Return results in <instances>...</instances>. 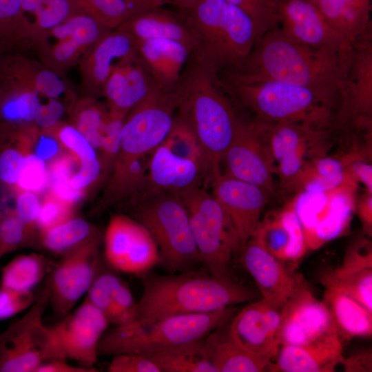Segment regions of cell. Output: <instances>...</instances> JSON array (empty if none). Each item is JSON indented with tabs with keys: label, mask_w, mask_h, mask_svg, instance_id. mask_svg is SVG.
Masks as SVG:
<instances>
[{
	"label": "cell",
	"mask_w": 372,
	"mask_h": 372,
	"mask_svg": "<svg viewBox=\"0 0 372 372\" xmlns=\"http://www.w3.org/2000/svg\"><path fill=\"white\" fill-rule=\"evenodd\" d=\"M353 56L351 49H316L285 35L279 27L256 41L244 67L237 72L270 78L318 94L339 114Z\"/></svg>",
	"instance_id": "1"
},
{
	"label": "cell",
	"mask_w": 372,
	"mask_h": 372,
	"mask_svg": "<svg viewBox=\"0 0 372 372\" xmlns=\"http://www.w3.org/2000/svg\"><path fill=\"white\" fill-rule=\"evenodd\" d=\"M174 92L176 113L189 125L214 168L220 170L242 118L219 73L190 56Z\"/></svg>",
	"instance_id": "2"
},
{
	"label": "cell",
	"mask_w": 372,
	"mask_h": 372,
	"mask_svg": "<svg viewBox=\"0 0 372 372\" xmlns=\"http://www.w3.org/2000/svg\"><path fill=\"white\" fill-rule=\"evenodd\" d=\"M143 293L135 321L148 323L172 316L203 313L249 302L248 287L229 277L189 270L169 275L149 271L141 276Z\"/></svg>",
	"instance_id": "3"
},
{
	"label": "cell",
	"mask_w": 372,
	"mask_h": 372,
	"mask_svg": "<svg viewBox=\"0 0 372 372\" xmlns=\"http://www.w3.org/2000/svg\"><path fill=\"white\" fill-rule=\"evenodd\" d=\"M177 101L175 94L154 87L127 113L109 187L110 198L130 195L143 183L154 151L172 127Z\"/></svg>",
	"instance_id": "4"
},
{
	"label": "cell",
	"mask_w": 372,
	"mask_h": 372,
	"mask_svg": "<svg viewBox=\"0 0 372 372\" xmlns=\"http://www.w3.org/2000/svg\"><path fill=\"white\" fill-rule=\"evenodd\" d=\"M181 12L192 36L194 59L218 73L244 67L257 39L246 12L225 0H196Z\"/></svg>",
	"instance_id": "5"
},
{
	"label": "cell",
	"mask_w": 372,
	"mask_h": 372,
	"mask_svg": "<svg viewBox=\"0 0 372 372\" xmlns=\"http://www.w3.org/2000/svg\"><path fill=\"white\" fill-rule=\"evenodd\" d=\"M219 75L232 99L253 112L255 121L299 123L324 130L337 119L338 110L309 89L237 72Z\"/></svg>",
	"instance_id": "6"
},
{
	"label": "cell",
	"mask_w": 372,
	"mask_h": 372,
	"mask_svg": "<svg viewBox=\"0 0 372 372\" xmlns=\"http://www.w3.org/2000/svg\"><path fill=\"white\" fill-rule=\"evenodd\" d=\"M130 195L134 219L154 238L163 268L173 273L201 263L187 209L177 193L143 183Z\"/></svg>",
	"instance_id": "7"
},
{
	"label": "cell",
	"mask_w": 372,
	"mask_h": 372,
	"mask_svg": "<svg viewBox=\"0 0 372 372\" xmlns=\"http://www.w3.org/2000/svg\"><path fill=\"white\" fill-rule=\"evenodd\" d=\"M238 311L235 306L218 311L172 316L148 323L134 321L106 331L99 347V355L158 351L203 339L217 327L229 322Z\"/></svg>",
	"instance_id": "8"
},
{
	"label": "cell",
	"mask_w": 372,
	"mask_h": 372,
	"mask_svg": "<svg viewBox=\"0 0 372 372\" xmlns=\"http://www.w3.org/2000/svg\"><path fill=\"white\" fill-rule=\"evenodd\" d=\"M177 194L187 209L201 264L211 275L229 277L232 256L240 248V242L228 214L201 186Z\"/></svg>",
	"instance_id": "9"
},
{
	"label": "cell",
	"mask_w": 372,
	"mask_h": 372,
	"mask_svg": "<svg viewBox=\"0 0 372 372\" xmlns=\"http://www.w3.org/2000/svg\"><path fill=\"white\" fill-rule=\"evenodd\" d=\"M217 172L187 123L176 115L172 127L154 151L144 184L178 193L201 186Z\"/></svg>",
	"instance_id": "10"
},
{
	"label": "cell",
	"mask_w": 372,
	"mask_h": 372,
	"mask_svg": "<svg viewBox=\"0 0 372 372\" xmlns=\"http://www.w3.org/2000/svg\"><path fill=\"white\" fill-rule=\"evenodd\" d=\"M48 304L43 287L25 315L0 333V372H37L48 361L67 360L52 327L43 323Z\"/></svg>",
	"instance_id": "11"
},
{
	"label": "cell",
	"mask_w": 372,
	"mask_h": 372,
	"mask_svg": "<svg viewBox=\"0 0 372 372\" xmlns=\"http://www.w3.org/2000/svg\"><path fill=\"white\" fill-rule=\"evenodd\" d=\"M97 231L61 254L46 276L45 288L54 313L63 318L87 293L101 264Z\"/></svg>",
	"instance_id": "12"
},
{
	"label": "cell",
	"mask_w": 372,
	"mask_h": 372,
	"mask_svg": "<svg viewBox=\"0 0 372 372\" xmlns=\"http://www.w3.org/2000/svg\"><path fill=\"white\" fill-rule=\"evenodd\" d=\"M112 30L91 16L75 12L39 37L30 47L36 50L43 66L65 76L90 48Z\"/></svg>",
	"instance_id": "13"
},
{
	"label": "cell",
	"mask_w": 372,
	"mask_h": 372,
	"mask_svg": "<svg viewBox=\"0 0 372 372\" xmlns=\"http://www.w3.org/2000/svg\"><path fill=\"white\" fill-rule=\"evenodd\" d=\"M104 243L105 261L118 271L142 276L160 265L158 247L149 231L125 215L111 218Z\"/></svg>",
	"instance_id": "14"
},
{
	"label": "cell",
	"mask_w": 372,
	"mask_h": 372,
	"mask_svg": "<svg viewBox=\"0 0 372 372\" xmlns=\"http://www.w3.org/2000/svg\"><path fill=\"white\" fill-rule=\"evenodd\" d=\"M334 335L338 334L326 304L297 275L293 291L282 308L280 344L306 345Z\"/></svg>",
	"instance_id": "15"
},
{
	"label": "cell",
	"mask_w": 372,
	"mask_h": 372,
	"mask_svg": "<svg viewBox=\"0 0 372 372\" xmlns=\"http://www.w3.org/2000/svg\"><path fill=\"white\" fill-rule=\"evenodd\" d=\"M222 162L225 175L267 190L273 189V161L265 139L254 121L242 118L236 136Z\"/></svg>",
	"instance_id": "16"
},
{
	"label": "cell",
	"mask_w": 372,
	"mask_h": 372,
	"mask_svg": "<svg viewBox=\"0 0 372 372\" xmlns=\"http://www.w3.org/2000/svg\"><path fill=\"white\" fill-rule=\"evenodd\" d=\"M282 307L264 298L247 304L229 321L231 335L250 352L271 361L281 346L279 335Z\"/></svg>",
	"instance_id": "17"
},
{
	"label": "cell",
	"mask_w": 372,
	"mask_h": 372,
	"mask_svg": "<svg viewBox=\"0 0 372 372\" xmlns=\"http://www.w3.org/2000/svg\"><path fill=\"white\" fill-rule=\"evenodd\" d=\"M109 324L105 316L85 298L52 329L66 359L93 368L99 356V342Z\"/></svg>",
	"instance_id": "18"
},
{
	"label": "cell",
	"mask_w": 372,
	"mask_h": 372,
	"mask_svg": "<svg viewBox=\"0 0 372 372\" xmlns=\"http://www.w3.org/2000/svg\"><path fill=\"white\" fill-rule=\"evenodd\" d=\"M213 196L228 214L238 233L240 248L257 231L269 192L218 172L211 180Z\"/></svg>",
	"instance_id": "19"
},
{
	"label": "cell",
	"mask_w": 372,
	"mask_h": 372,
	"mask_svg": "<svg viewBox=\"0 0 372 372\" xmlns=\"http://www.w3.org/2000/svg\"><path fill=\"white\" fill-rule=\"evenodd\" d=\"M268 145L273 163L285 180H291L303 169L309 146L322 142L323 130L292 122L267 123L254 121Z\"/></svg>",
	"instance_id": "20"
},
{
	"label": "cell",
	"mask_w": 372,
	"mask_h": 372,
	"mask_svg": "<svg viewBox=\"0 0 372 372\" xmlns=\"http://www.w3.org/2000/svg\"><path fill=\"white\" fill-rule=\"evenodd\" d=\"M278 13L281 31L301 44L338 51L352 48L328 25L311 0H279Z\"/></svg>",
	"instance_id": "21"
},
{
	"label": "cell",
	"mask_w": 372,
	"mask_h": 372,
	"mask_svg": "<svg viewBox=\"0 0 372 372\" xmlns=\"http://www.w3.org/2000/svg\"><path fill=\"white\" fill-rule=\"evenodd\" d=\"M351 44L353 56L337 121L355 125L371 121L372 25Z\"/></svg>",
	"instance_id": "22"
},
{
	"label": "cell",
	"mask_w": 372,
	"mask_h": 372,
	"mask_svg": "<svg viewBox=\"0 0 372 372\" xmlns=\"http://www.w3.org/2000/svg\"><path fill=\"white\" fill-rule=\"evenodd\" d=\"M135 50L134 39L118 29L110 32L90 48L79 63L83 96L97 99L103 96L111 73Z\"/></svg>",
	"instance_id": "23"
},
{
	"label": "cell",
	"mask_w": 372,
	"mask_h": 372,
	"mask_svg": "<svg viewBox=\"0 0 372 372\" xmlns=\"http://www.w3.org/2000/svg\"><path fill=\"white\" fill-rule=\"evenodd\" d=\"M241 260L256 283L262 298L284 305L295 288L297 275L270 254L253 235L241 248Z\"/></svg>",
	"instance_id": "24"
},
{
	"label": "cell",
	"mask_w": 372,
	"mask_h": 372,
	"mask_svg": "<svg viewBox=\"0 0 372 372\" xmlns=\"http://www.w3.org/2000/svg\"><path fill=\"white\" fill-rule=\"evenodd\" d=\"M136 52L155 85L163 92H175L192 50L167 39L135 41Z\"/></svg>",
	"instance_id": "25"
},
{
	"label": "cell",
	"mask_w": 372,
	"mask_h": 372,
	"mask_svg": "<svg viewBox=\"0 0 372 372\" xmlns=\"http://www.w3.org/2000/svg\"><path fill=\"white\" fill-rule=\"evenodd\" d=\"M344 356L338 335L306 345H281L269 371L332 372Z\"/></svg>",
	"instance_id": "26"
},
{
	"label": "cell",
	"mask_w": 372,
	"mask_h": 372,
	"mask_svg": "<svg viewBox=\"0 0 372 372\" xmlns=\"http://www.w3.org/2000/svg\"><path fill=\"white\" fill-rule=\"evenodd\" d=\"M155 87L135 50L111 73L104 85L103 96L109 108L127 113Z\"/></svg>",
	"instance_id": "27"
},
{
	"label": "cell",
	"mask_w": 372,
	"mask_h": 372,
	"mask_svg": "<svg viewBox=\"0 0 372 372\" xmlns=\"http://www.w3.org/2000/svg\"><path fill=\"white\" fill-rule=\"evenodd\" d=\"M320 282L332 284L372 313V251L369 243H358L346 253L342 264L326 271Z\"/></svg>",
	"instance_id": "28"
},
{
	"label": "cell",
	"mask_w": 372,
	"mask_h": 372,
	"mask_svg": "<svg viewBox=\"0 0 372 372\" xmlns=\"http://www.w3.org/2000/svg\"><path fill=\"white\" fill-rule=\"evenodd\" d=\"M116 29L130 35L134 41L150 39L173 40L193 50V39L183 14L163 6L135 14Z\"/></svg>",
	"instance_id": "29"
},
{
	"label": "cell",
	"mask_w": 372,
	"mask_h": 372,
	"mask_svg": "<svg viewBox=\"0 0 372 372\" xmlns=\"http://www.w3.org/2000/svg\"><path fill=\"white\" fill-rule=\"evenodd\" d=\"M229 322L203 338L208 358L216 372L267 371L271 361L250 352L239 344L229 331Z\"/></svg>",
	"instance_id": "30"
},
{
	"label": "cell",
	"mask_w": 372,
	"mask_h": 372,
	"mask_svg": "<svg viewBox=\"0 0 372 372\" xmlns=\"http://www.w3.org/2000/svg\"><path fill=\"white\" fill-rule=\"evenodd\" d=\"M326 304L339 337L346 339L371 337L372 313L335 285L320 282Z\"/></svg>",
	"instance_id": "31"
},
{
	"label": "cell",
	"mask_w": 372,
	"mask_h": 372,
	"mask_svg": "<svg viewBox=\"0 0 372 372\" xmlns=\"http://www.w3.org/2000/svg\"><path fill=\"white\" fill-rule=\"evenodd\" d=\"M328 25L352 42L371 25V0H311Z\"/></svg>",
	"instance_id": "32"
},
{
	"label": "cell",
	"mask_w": 372,
	"mask_h": 372,
	"mask_svg": "<svg viewBox=\"0 0 372 372\" xmlns=\"http://www.w3.org/2000/svg\"><path fill=\"white\" fill-rule=\"evenodd\" d=\"M77 11L69 0H23L21 21L23 48Z\"/></svg>",
	"instance_id": "33"
},
{
	"label": "cell",
	"mask_w": 372,
	"mask_h": 372,
	"mask_svg": "<svg viewBox=\"0 0 372 372\" xmlns=\"http://www.w3.org/2000/svg\"><path fill=\"white\" fill-rule=\"evenodd\" d=\"M149 357L161 372H216L203 339L158 351Z\"/></svg>",
	"instance_id": "34"
},
{
	"label": "cell",
	"mask_w": 372,
	"mask_h": 372,
	"mask_svg": "<svg viewBox=\"0 0 372 372\" xmlns=\"http://www.w3.org/2000/svg\"><path fill=\"white\" fill-rule=\"evenodd\" d=\"M52 267L41 254L17 256L2 269L0 285L18 291H32Z\"/></svg>",
	"instance_id": "35"
},
{
	"label": "cell",
	"mask_w": 372,
	"mask_h": 372,
	"mask_svg": "<svg viewBox=\"0 0 372 372\" xmlns=\"http://www.w3.org/2000/svg\"><path fill=\"white\" fill-rule=\"evenodd\" d=\"M74 125L96 149H99L109 107L96 98L83 96L70 105Z\"/></svg>",
	"instance_id": "36"
},
{
	"label": "cell",
	"mask_w": 372,
	"mask_h": 372,
	"mask_svg": "<svg viewBox=\"0 0 372 372\" xmlns=\"http://www.w3.org/2000/svg\"><path fill=\"white\" fill-rule=\"evenodd\" d=\"M96 231L85 220L70 218L40 234L43 248L56 254L63 253L79 245Z\"/></svg>",
	"instance_id": "37"
},
{
	"label": "cell",
	"mask_w": 372,
	"mask_h": 372,
	"mask_svg": "<svg viewBox=\"0 0 372 372\" xmlns=\"http://www.w3.org/2000/svg\"><path fill=\"white\" fill-rule=\"evenodd\" d=\"M74 8L87 14L110 30L116 29L132 16L123 0H69Z\"/></svg>",
	"instance_id": "38"
},
{
	"label": "cell",
	"mask_w": 372,
	"mask_h": 372,
	"mask_svg": "<svg viewBox=\"0 0 372 372\" xmlns=\"http://www.w3.org/2000/svg\"><path fill=\"white\" fill-rule=\"evenodd\" d=\"M23 0H0V50L9 52L23 48L21 21Z\"/></svg>",
	"instance_id": "39"
},
{
	"label": "cell",
	"mask_w": 372,
	"mask_h": 372,
	"mask_svg": "<svg viewBox=\"0 0 372 372\" xmlns=\"http://www.w3.org/2000/svg\"><path fill=\"white\" fill-rule=\"evenodd\" d=\"M49 131H53L60 145L79 160V167L101 165L95 149L74 125L59 123Z\"/></svg>",
	"instance_id": "40"
},
{
	"label": "cell",
	"mask_w": 372,
	"mask_h": 372,
	"mask_svg": "<svg viewBox=\"0 0 372 372\" xmlns=\"http://www.w3.org/2000/svg\"><path fill=\"white\" fill-rule=\"evenodd\" d=\"M246 12L254 21L257 39L279 27V0H225ZM256 39V40H257Z\"/></svg>",
	"instance_id": "41"
},
{
	"label": "cell",
	"mask_w": 372,
	"mask_h": 372,
	"mask_svg": "<svg viewBox=\"0 0 372 372\" xmlns=\"http://www.w3.org/2000/svg\"><path fill=\"white\" fill-rule=\"evenodd\" d=\"M32 235L14 209L7 210L0 216V255L3 256L29 244Z\"/></svg>",
	"instance_id": "42"
},
{
	"label": "cell",
	"mask_w": 372,
	"mask_h": 372,
	"mask_svg": "<svg viewBox=\"0 0 372 372\" xmlns=\"http://www.w3.org/2000/svg\"><path fill=\"white\" fill-rule=\"evenodd\" d=\"M122 283V280L116 274L110 271H103L101 267L86 293L85 299L107 318L113 299Z\"/></svg>",
	"instance_id": "43"
},
{
	"label": "cell",
	"mask_w": 372,
	"mask_h": 372,
	"mask_svg": "<svg viewBox=\"0 0 372 372\" xmlns=\"http://www.w3.org/2000/svg\"><path fill=\"white\" fill-rule=\"evenodd\" d=\"M47 186L48 174L45 161L36 154H25L18 180L12 189L14 193L30 192L37 194Z\"/></svg>",
	"instance_id": "44"
},
{
	"label": "cell",
	"mask_w": 372,
	"mask_h": 372,
	"mask_svg": "<svg viewBox=\"0 0 372 372\" xmlns=\"http://www.w3.org/2000/svg\"><path fill=\"white\" fill-rule=\"evenodd\" d=\"M254 235L270 254L285 262L290 243V235L288 229L279 217L273 220L260 222Z\"/></svg>",
	"instance_id": "45"
},
{
	"label": "cell",
	"mask_w": 372,
	"mask_h": 372,
	"mask_svg": "<svg viewBox=\"0 0 372 372\" xmlns=\"http://www.w3.org/2000/svg\"><path fill=\"white\" fill-rule=\"evenodd\" d=\"M127 113L109 108L101 145L104 166L114 165L120 149L122 128Z\"/></svg>",
	"instance_id": "46"
},
{
	"label": "cell",
	"mask_w": 372,
	"mask_h": 372,
	"mask_svg": "<svg viewBox=\"0 0 372 372\" xmlns=\"http://www.w3.org/2000/svg\"><path fill=\"white\" fill-rule=\"evenodd\" d=\"M72 207L49 192L41 203L37 227L43 231L72 218Z\"/></svg>",
	"instance_id": "47"
},
{
	"label": "cell",
	"mask_w": 372,
	"mask_h": 372,
	"mask_svg": "<svg viewBox=\"0 0 372 372\" xmlns=\"http://www.w3.org/2000/svg\"><path fill=\"white\" fill-rule=\"evenodd\" d=\"M137 302L129 287L123 282L118 288L107 314V318L115 326L131 323L136 318Z\"/></svg>",
	"instance_id": "48"
},
{
	"label": "cell",
	"mask_w": 372,
	"mask_h": 372,
	"mask_svg": "<svg viewBox=\"0 0 372 372\" xmlns=\"http://www.w3.org/2000/svg\"><path fill=\"white\" fill-rule=\"evenodd\" d=\"M37 298L32 291H18L0 285V320L29 309Z\"/></svg>",
	"instance_id": "49"
},
{
	"label": "cell",
	"mask_w": 372,
	"mask_h": 372,
	"mask_svg": "<svg viewBox=\"0 0 372 372\" xmlns=\"http://www.w3.org/2000/svg\"><path fill=\"white\" fill-rule=\"evenodd\" d=\"M317 177L311 184V188L320 191L331 189L338 186L343 180L342 163L334 158H320L316 163Z\"/></svg>",
	"instance_id": "50"
},
{
	"label": "cell",
	"mask_w": 372,
	"mask_h": 372,
	"mask_svg": "<svg viewBox=\"0 0 372 372\" xmlns=\"http://www.w3.org/2000/svg\"><path fill=\"white\" fill-rule=\"evenodd\" d=\"M107 369L110 372H161L149 356L132 353L114 355Z\"/></svg>",
	"instance_id": "51"
},
{
	"label": "cell",
	"mask_w": 372,
	"mask_h": 372,
	"mask_svg": "<svg viewBox=\"0 0 372 372\" xmlns=\"http://www.w3.org/2000/svg\"><path fill=\"white\" fill-rule=\"evenodd\" d=\"M41 205V203L35 193L21 192L16 194L14 211L32 234L34 228L37 227Z\"/></svg>",
	"instance_id": "52"
},
{
	"label": "cell",
	"mask_w": 372,
	"mask_h": 372,
	"mask_svg": "<svg viewBox=\"0 0 372 372\" xmlns=\"http://www.w3.org/2000/svg\"><path fill=\"white\" fill-rule=\"evenodd\" d=\"M65 111V105L61 100L42 102L36 112L35 124L43 131H49L59 123Z\"/></svg>",
	"instance_id": "53"
},
{
	"label": "cell",
	"mask_w": 372,
	"mask_h": 372,
	"mask_svg": "<svg viewBox=\"0 0 372 372\" xmlns=\"http://www.w3.org/2000/svg\"><path fill=\"white\" fill-rule=\"evenodd\" d=\"M76 160L71 154L55 157L48 168V185L54 182L70 181L74 174Z\"/></svg>",
	"instance_id": "54"
},
{
	"label": "cell",
	"mask_w": 372,
	"mask_h": 372,
	"mask_svg": "<svg viewBox=\"0 0 372 372\" xmlns=\"http://www.w3.org/2000/svg\"><path fill=\"white\" fill-rule=\"evenodd\" d=\"M371 349L357 353L349 358H344L342 364L345 371H371L372 357Z\"/></svg>",
	"instance_id": "55"
},
{
	"label": "cell",
	"mask_w": 372,
	"mask_h": 372,
	"mask_svg": "<svg viewBox=\"0 0 372 372\" xmlns=\"http://www.w3.org/2000/svg\"><path fill=\"white\" fill-rule=\"evenodd\" d=\"M49 185L52 194L72 206L83 196L84 191L73 189L70 185V181L54 182Z\"/></svg>",
	"instance_id": "56"
},
{
	"label": "cell",
	"mask_w": 372,
	"mask_h": 372,
	"mask_svg": "<svg viewBox=\"0 0 372 372\" xmlns=\"http://www.w3.org/2000/svg\"><path fill=\"white\" fill-rule=\"evenodd\" d=\"M60 143L54 136L46 132L36 145L35 154L43 161L55 158L59 152Z\"/></svg>",
	"instance_id": "57"
},
{
	"label": "cell",
	"mask_w": 372,
	"mask_h": 372,
	"mask_svg": "<svg viewBox=\"0 0 372 372\" xmlns=\"http://www.w3.org/2000/svg\"><path fill=\"white\" fill-rule=\"evenodd\" d=\"M95 368L83 366H72L65 359H57L48 361L41 365L37 372H94Z\"/></svg>",
	"instance_id": "58"
},
{
	"label": "cell",
	"mask_w": 372,
	"mask_h": 372,
	"mask_svg": "<svg viewBox=\"0 0 372 372\" xmlns=\"http://www.w3.org/2000/svg\"><path fill=\"white\" fill-rule=\"evenodd\" d=\"M131 11L132 16L146 10L163 6L160 0H123Z\"/></svg>",
	"instance_id": "59"
},
{
	"label": "cell",
	"mask_w": 372,
	"mask_h": 372,
	"mask_svg": "<svg viewBox=\"0 0 372 372\" xmlns=\"http://www.w3.org/2000/svg\"><path fill=\"white\" fill-rule=\"evenodd\" d=\"M353 171L358 180L362 181L371 193V165L364 163H357L354 164Z\"/></svg>",
	"instance_id": "60"
},
{
	"label": "cell",
	"mask_w": 372,
	"mask_h": 372,
	"mask_svg": "<svg viewBox=\"0 0 372 372\" xmlns=\"http://www.w3.org/2000/svg\"><path fill=\"white\" fill-rule=\"evenodd\" d=\"M163 6L169 4L176 7L179 11L184 12L190 9L196 0H160Z\"/></svg>",
	"instance_id": "61"
},
{
	"label": "cell",
	"mask_w": 372,
	"mask_h": 372,
	"mask_svg": "<svg viewBox=\"0 0 372 372\" xmlns=\"http://www.w3.org/2000/svg\"><path fill=\"white\" fill-rule=\"evenodd\" d=\"M5 52H2L0 50V63H1V57H2V55H3V53Z\"/></svg>",
	"instance_id": "62"
},
{
	"label": "cell",
	"mask_w": 372,
	"mask_h": 372,
	"mask_svg": "<svg viewBox=\"0 0 372 372\" xmlns=\"http://www.w3.org/2000/svg\"><path fill=\"white\" fill-rule=\"evenodd\" d=\"M3 256L1 255H0V259L2 258Z\"/></svg>",
	"instance_id": "63"
},
{
	"label": "cell",
	"mask_w": 372,
	"mask_h": 372,
	"mask_svg": "<svg viewBox=\"0 0 372 372\" xmlns=\"http://www.w3.org/2000/svg\"><path fill=\"white\" fill-rule=\"evenodd\" d=\"M0 216H1V214H0Z\"/></svg>",
	"instance_id": "64"
}]
</instances>
